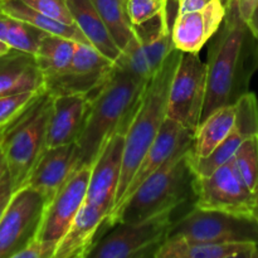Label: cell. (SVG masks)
I'll use <instances>...</instances> for the list:
<instances>
[{
	"instance_id": "6da1fadb",
	"label": "cell",
	"mask_w": 258,
	"mask_h": 258,
	"mask_svg": "<svg viewBox=\"0 0 258 258\" xmlns=\"http://www.w3.org/2000/svg\"><path fill=\"white\" fill-rule=\"evenodd\" d=\"M247 23L241 18L237 3L227 9L226 18L212 38L207 58V96L202 121L213 111L236 103L248 92L252 66V40ZM201 121V122H202Z\"/></svg>"
},
{
	"instance_id": "7a4b0ae2",
	"label": "cell",
	"mask_w": 258,
	"mask_h": 258,
	"mask_svg": "<svg viewBox=\"0 0 258 258\" xmlns=\"http://www.w3.org/2000/svg\"><path fill=\"white\" fill-rule=\"evenodd\" d=\"M148 82L113 68L107 82L91 97L86 123L77 140L80 168L92 166L108 139L130 123Z\"/></svg>"
},
{
	"instance_id": "3957f363",
	"label": "cell",
	"mask_w": 258,
	"mask_h": 258,
	"mask_svg": "<svg viewBox=\"0 0 258 258\" xmlns=\"http://www.w3.org/2000/svg\"><path fill=\"white\" fill-rule=\"evenodd\" d=\"M181 54L183 52L178 48L171 50L160 70L148 82L138 108L131 117L126 130L122 171H121L115 208L125 196L126 189L134 174L138 170L145 154L155 141L165 121L169 91Z\"/></svg>"
},
{
	"instance_id": "277c9868",
	"label": "cell",
	"mask_w": 258,
	"mask_h": 258,
	"mask_svg": "<svg viewBox=\"0 0 258 258\" xmlns=\"http://www.w3.org/2000/svg\"><path fill=\"white\" fill-rule=\"evenodd\" d=\"M191 148L179 151L165 165L146 179L107 219L110 227L133 223L165 211H174L196 198V174L188 160Z\"/></svg>"
},
{
	"instance_id": "5b68a950",
	"label": "cell",
	"mask_w": 258,
	"mask_h": 258,
	"mask_svg": "<svg viewBox=\"0 0 258 258\" xmlns=\"http://www.w3.org/2000/svg\"><path fill=\"white\" fill-rule=\"evenodd\" d=\"M53 96L43 92L22 115L0 131V148L5 156L14 191L25 185L37 161L47 149V128Z\"/></svg>"
},
{
	"instance_id": "8992f818",
	"label": "cell",
	"mask_w": 258,
	"mask_h": 258,
	"mask_svg": "<svg viewBox=\"0 0 258 258\" xmlns=\"http://www.w3.org/2000/svg\"><path fill=\"white\" fill-rule=\"evenodd\" d=\"M173 211L133 223H117L98 239L87 258H155L173 224Z\"/></svg>"
},
{
	"instance_id": "52a82bcc",
	"label": "cell",
	"mask_w": 258,
	"mask_h": 258,
	"mask_svg": "<svg viewBox=\"0 0 258 258\" xmlns=\"http://www.w3.org/2000/svg\"><path fill=\"white\" fill-rule=\"evenodd\" d=\"M194 191V206L207 211L254 218L258 208V197L244 183L233 159L209 175L196 176Z\"/></svg>"
},
{
	"instance_id": "ba28073f",
	"label": "cell",
	"mask_w": 258,
	"mask_h": 258,
	"mask_svg": "<svg viewBox=\"0 0 258 258\" xmlns=\"http://www.w3.org/2000/svg\"><path fill=\"white\" fill-rule=\"evenodd\" d=\"M168 238L213 242H253L258 244V221L253 217L207 211L194 206L189 213L173 222Z\"/></svg>"
},
{
	"instance_id": "9c48e42d",
	"label": "cell",
	"mask_w": 258,
	"mask_h": 258,
	"mask_svg": "<svg viewBox=\"0 0 258 258\" xmlns=\"http://www.w3.org/2000/svg\"><path fill=\"white\" fill-rule=\"evenodd\" d=\"M207 96V63L198 53L183 52L169 91L166 117L196 135Z\"/></svg>"
},
{
	"instance_id": "30bf717a",
	"label": "cell",
	"mask_w": 258,
	"mask_h": 258,
	"mask_svg": "<svg viewBox=\"0 0 258 258\" xmlns=\"http://www.w3.org/2000/svg\"><path fill=\"white\" fill-rule=\"evenodd\" d=\"M47 203L42 193L28 185L13 193L0 218V258H15L37 238Z\"/></svg>"
},
{
	"instance_id": "8fae6325",
	"label": "cell",
	"mask_w": 258,
	"mask_h": 258,
	"mask_svg": "<svg viewBox=\"0 0 258 258\" xmlns=\"http://www.w3.org/2000/svg\"><path fill=\"white\" fill-rule=\"evenodd\" d=\"M115 62L88 43H77L75 55L66 71L45 80L52 96L82 95L92 97L112 75Z\"/></svg>"
},
{
	"instance_id": "7c38bea8",
	"label": "cell",
	"mask_w": 258,
	"mask_h": 258,
	"mask_svg": "<svg viewBox=\"0 0 258 258\" xmlns=\"http://www.w3.org/2000/svg\"><path fill=\"white\" fill-rule=\"evenodd\" d=\"M91 166H81L45 207L38 238L59 241L87 198Z\"/></svg>"
},
{
	"instance_id": "4fadbf2b",
	"label": "cell",
	"mask_w": 258,
	"mask_h": 258,
	"mask_svg": "<svg viewBox=\"0 0 258 258\" xmlns=\"http://www.w3.org/2000/svg\"><path fill=\"white\" fill-rule=\"evenodd\" d=\"M127 126L116 131L107 140L100 155L91 166V176L88 183L86 202L95 206L103 207L112 213L116 204L121 171H122L125 136Z\"/></svg>"
},
{
	"instance_id": "5bb4252c",
	"label": "cell",
	"mask_w": 258,
	"mask_h": 258,
	"mask_svg": "<svg viewBox=\"0 0 258 258\" xmlns=\"http://www.w3.org/2000/svg\"><path fill=\"white\" fill-rule=\"evenodd\" d=\"M237 120L233 131L228 138L213 151L203 159L193 158L190 150L188 160L196 176H207L216 169L233 159L239 146L252 136L258 135V101L254 93L247 92L236 102Z\"/></svg>"
},
{
	"instance_id": "9a60e30c",
	"label": "cell",
	"mask_w": 258,
	"mask_h": 258,
	"mask_svg": "<svg viewBox=\"0 0 258 258\" xmlns=\"http://www.w3.org/2000/svg\"><path fill=\"white\" fill-rule=\"evenodd\" d=\"M194 140V134L186 130L181 123L176 122L175 120L166 117L163 126L160 128V133L156 136L155 141L148 153L144 156L143 161L139 165L138 170L134 174L130 184H128L126 193L118 206L113 209V212L144 183L148 178H150L154 173L159 170L163 165H165L175 154L179 151L186 150L191 148ZM112 214V213H111ZM110 218V217H108Z\"/></svg>"
},
{
	"instance_id": "2e32d148",
	"label": "cell",
	"mask_w": 258,
	"mask_h": 258,
	"mask_svg": "<svg viewBox=\"0 0 258 258\" xmlns=\"http://www.w3.org/2000/svg\"><path fill=\"white\" fill-rule=\"evenodd\" d=\"M227 9L221 0H214L206 8L176 14L171 27L175 48L181 52L199 53L223 24Z\"/></svg>"
},
{
	"instance_id": "e0dca14e",
	"label": "cell",
	"mask_w": 258,
	"mask_h": 258,
	"mask_svg": "<svg viewBox=\"0 0 258 258\" xmlns=\"http://www.w3.org/2000/svg\"><path fill=\"white\" fill-rule=\"evenodd\" d=\"M77 169H80L77 143L47 148L28 176L25 185L42 193L49 202Z\"/></svg>"
},
{
	"instance_id": "ac0fdd59",
	"label": "cell",
	"mask_w": 258,
	"mask_h": 258,
	"mask_svg": "<svg viewBox=\"0 0 258 258\" xmlns=\"http://www.w3.org/2000/svg\"><path fill=\"white\" fill-rule=\"evenodd\" d=\"M91 98L82 95L53 96L47 128V148L77 143L86 123Z\"/></svg>"
},
{
	"instance_id": "d6986e66",
	"label": "cell",
	"mask_w": 258,
	"mask_h": 258,
	"mask_svg": "<svg viewBox=\"0 0 258 258\" xmlns=\"http://www.w3.org/2000/svg\"><path fill=\"white\" fill-rule=\"evenodd\" d=\"M108 217L110 212L106 208L85 202L58 242L54 258H87Z\"/></svg>"
},
{
	"instance_id": "ffe728a7",
	"label": "cell",
	"mask_w": 258,
	"mask_h": 258,
	"mask_svg": "<svg viewBox=\"0 0 258 258\" xmlns=\"http://www.w3.org/2000/svg\"><path fill=\"white\" fill-rule=\"evenodd\" d=\"M175 48L170 32L149 43H140L136 37L128 42L115 60V67L141 81H150Z\"/></svg>"
},
{
	"instance_id": "44dd1931",
	"label": "cell",
	"mask_w": 258,
	"mask_h": 258,
	"mask_svg": "<svg viewBox=\"0 0 258 258\" xmlns=\"http://www.w3.org/2000/svg\"><path fill=\"white\" fill-rule=\"evenodd\" d=\"M155 258H258V244L168 238L156 252Z\"/></svg>"
},
{
	"instance_id": "7402d4cb",
	"label": "cell",
	"mask_w": 258,
	"mask_h": 258,
	"mask_svg": "<svg viewBox=\"0 0 258 258\" xmlns=\"http://www.w3.org/2000/svg\"><path fill=\"white\" fill-rule=\"evenodd\" d=\"M44 90L45 78L34 54L12 48L0 55V97Z\"/></svg>"
},
{
	"instance_id": "603a6c76",
	"label": "cell",
	"mask_w": 258,
	"mask_h": 258,
	"mask_svg": "<svg viewBox=\"0 0 258 258\" xmlns=\"http://www.w3.org/2000/svg\"><path fill=\"white\" fill-rule=\"evenodd\" d=\"M68 5L76 24L82 30L90 44L115 62L121 49L116 44L93 3L91 0H68Z\"/></svg>"
},
{
	"instance_id": "cb8c5ba5",
	"label": "cell",
	"mask_w": 258,
	"mask_h": 258,
	"mask_svg": "<svg viewBox=\"0 0 258 258\" xmlns=\"http://www.w3.org/2000/svg\"><path fill=\"white\" fill-rule=\"evenodd\" d=\"M237 120V106L227 105L213 111L199 125L194 135L190 155L203 159L211 155L233 131Z\"/></svg>"
},
{
	"instance_id": "d4e9b609",
	"label": "cell",
	"mask_w": 258,
	"mask_h": 258,
	"mask_svg": "<svg viewBox=\"0 0 258 258\" xmlns=\"http://www.w3.org/2000/svg\"><path fill=\"white\" fill-rule=\"evenodd\" d=\"M0 10L9 17L17 18L25 23H29L33 27L43 30L44 33L59 37L68 38L78 43H88L87 38L82 33V30L77 25H68L60 23L53 18L47 17L43 13L33 9L23 0H2L0 2Z\"/></svg>"
},
{
	"instance_id": "484cf974",
	"label": "cell",
	"mask_w": 258,
	"mask_h": 258,
	"mask_svg": "<svg viewBox=\"0 0 258 258\" xmlns=\"http://www.w3.org/2000/svg\"><path fill=\"white\" fill-rule=\"evenodd\" d=\"M77 43L59 35L45 34L43 37L35 59L45 80L67 70L73 59Z\"/></svg>"
},
{
	"instance_id": "4316f807",
	"label": "cell",
	"mask_w": 258,
	"mask_h": 258,
	"mask_svg": "<svg viewBox=\"0 0 258 258\" xmlns=\"http://www.w3.org/2000/svg\"><path fill=\"white\" fill-rule=\"evenodd\" d=\"M120 49L135 37L128 14V0H91Z\"/></svg>"
},
{
	"instance_id": "83f0119b",
	"label": "cell",
	"mask_w": 258,
	"mask_h": 258,
	"mask_svg": "<svg viewBox=\"0 0 258 258\" xmlns=\"http://www.w3.org/2000/svg\"><path fill=\"white\" fill-rule=\"evenodd\" d=\"M45 34L43 30L33 27L17 18L0 13V39L4 40L10 48L35 55L40 40Z\"/></svg>"
},
{
	"instance_id": "f1b7e54d",
	"label": "cell",
	"mask_w": 258,
	"mask_h": 258,
	"mask_svg": "<svg viewBox=\"0 0 258 258\" xmlns=\"http://www.w3.org/2000/svg\"><path fill=\"white\" fill-rule=\"evenodd\" d=\"M233 161L244 183L258 197V135L247 139L239 146Z\"/></svg>"
},
{
	"instance_id": "f546056e",
	"label": "cell",
	"mask_w": 258,
	"mask_h": 258,
	"mask_svg": "<svg viewBox=\"0 0 258 258\" xmlns=\"http://www.w3.org/2000/svg\"><path fill=\"white\" fill-rule=\"evenodd\" d=\"M44 91H29L0 97V131L19 117Z\"/></svg>"
},
{
	"instance_id": "4dcf8cb0",
	"label": "cell",
	"mask_w": 258,
	"mask_h": 258,
	"mask_svg": "<svg viewBox=\"0 0 258 258\" xmlns=\"http://www.w3.org/2000/svg\"><path fill=\"white\" fill-rule=\"evenodd\" d=\"M23 2L32 7L33 9L58 22L68 25H77L71 13L68 0H23Z\"/></svg>"
},
{
	"instance_id": "1f68e13d",
	"label": "cell",
	"mask_w": 258,
	"mask_h": 258,
	"mask_svg": "<svg viewBox=\"0 0 258 258\" xmlns=\"http://www.w3.org/2000/svg\"><path fill=\"white\" fill-rule=\"evenodd\" d=\"M168 9V2L161 0H128V14L133 25H139Z\"/></svg>"
},
{
	"instance_id": "d6a6232c",
	"label": "cell",
	"mask_w": 258,
	"mask_h": 258,
	"mask_svg": "<svg viewBox=\"0 0 258 258\" xmlns=\"http://www.w3.org/2000/svg\"><path fill=\"white\" fill-rule=\"evenodd\" d=\"M59 241L34 238L15 258H54Z\"/></svg>"
},
{
	"instance_id": "836d02e7",
	"label": "cell",
	"mask_w": 258,
	"mask_h": 258,
	"mask_svg": "<svg viewBox=\"0 0 258 258\" xmlns=\"http://www.w3.org/2000/svg\"><path fill=\"white\" fill-rule=\"evenodd\" d=\"M14 193V186H13L12 178L9 175V171L0 179V218L4 214L10 199Z\"/></svg>"
},
{
	"instance_id": "e575fe53",
	"label": "cell",
	"mask_w": 258,
	"mask_h": 258,
	"mask_svg": "<svg viewBox=\"0 0 258 258\" xmlns=\"http://www.w3.org/2000/svg\"><path fill=\"white\" fill-rule=\"evenodd\" d=\"M212 2H214V0H178V13L176 14L203 9Z\"/></svg>"
},
{
	"instance_id": "d590c367",
	"label": "cell",
	"mask_w": 258,
	"mask_h": 258,
	"mask_svg": "<svg viewBox=\"0 0 258 258\" xmlns=\"http://www.w3.org/2000/svg\"><path fill=\"white\" fill-rule=\"evenodd\" d=\"M236 3L237 7H238L239 15H241V18L244 22H247L248 18L251 17L253 9L256 8V5L258 4V0H236Z\"/></svg>"
},
{
	"instance_id": "8d00e7d4",
	"label": "cell",
	"mask_w": 258,
	"mask_h": 258,
	"mask_svg": "<svg viewBox=\"0 0 258 258\" xmlns=\"http://www.w3.org/2000/svg\"><path fill=\"white\" fill-rule=\"evenodd\" d=\"M246 23L249 32H251L252 35L258 40V4L256 5V8H254L253 12H252L251 17L248 18V20H247Z\"/></svg>"
},
{
	"instance_id": "74e56055",
	"label": "cell",
	"mask_w": 258,
	"mask_h": 258,
	"mask_svg": "<svg viewBox=\"0 0 258 258\" xmlns=\"http://www.w3.org/2000/svg\"><path fill=\"white\" fill-rule=\"evenodd\" d=\"M8 173V165H7V160H5V156L3 154L2 148H0V179Z\"/></svg>"
},
{
	"instance_id": "f35d334b",
	"label": "cell",
	"mask_w": 258,
	"mask_h": 258,
	"mask_svg": "<svg viewBox=\"0 0 258 258\" xmlns=\"http://www.w3.org/2000/svg\"><path fill=\"white\" fill-rule=\"evenodd\" d=\"M10 49H12V48H10L9 45H8L7 43L4 42V40H3V39H0V55L5 54V53H8V52H9Z\"/></svg>"
},
{
	"instance_id": "ab89813d",
	"label": "cell",
	"mask_w": 258,
	"mask_h": 258,
	"mask_svg": "<svg viewBox=\"0 0 258 258\" xmlns=\"http://www.w3.org/2000/svg\"><path fill=\"white\" fill-rule=\"evenodd\" d=\"M221 2H222V4L224 5V8H226V9H229V7H231V5L233 4L236 0H221Z\"/></svg>"
},
{
	"instance_id": "60d3db41",
	"label": "cell",
	"mask_w": 258,
	"mask_h": 258,
	"mask_svg": "<svg viewBox=\"0 0 258 258\" xmlns=\"http://www.w3.org/2000/svg\"><path fill=\"white\" fill-rule=\"evenodd\" d=\"M254 218H256V219H257V221H258V208H257L256 213H254Z\"/></svg>"
},
{
	"instance_id": "b9f144b4",
	"label": "cell",
	"mask_w": 258,
	"mask_h": 258,
	"mask_svg": "<svg viewBox=\"0 0 258 258\" xmlns=\"http://www.w3.org/2000/svg\"><path fill=\"white\" fill-rule=\"evenodd\" d=\"M161 2H169V0H161Z\"/></svg>"
},
{
	"instance_id": "7bdbcfd3",
	"label": "cell",
	"mask_w": 258,
	"mask_h": 258,
	"mask_svg": "<svg viewBox=\"0 0 258 258\" xmlns=\"http://www.w3.org/2000/svg\"><path fill=\"white\" fill-rule=\"evenodd\" d=\"M0 13H2V10H0Z\"/></svg>"
},
{
	"instance_id": "ee69618b",
	"label": "cell",
	"mask_w": 258,
	"mask_h": 258,
	"mask_svg": "<svg viewBox=\"0 0 258 258\" xmlns=\"http://www.w3.org/2000/svg\"><path fill=\"white\" fill-rule=\"evenodd\" d=\"M0 2H2V0H0Z\"/></svg>"
}]
</instances>
